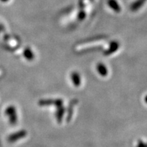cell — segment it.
I'll return each mask as SVG.
<instances>
[{"mask_svg":"<svg viewBox=\"0 0 147 147\" xmlns=\"http://www.w3.org/2000/svg\"><path fill=\"white\" fill-rule=\"evenodd\" d=\"M1 1H7V0H1Z\"/></svg>","mask_w":147,"mask_h":147,"instance_id":"obj_1","label":"cell"}]
</instances>
